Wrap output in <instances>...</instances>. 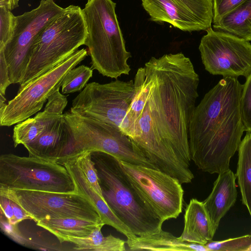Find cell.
I'll return each mask as SVG.
<instances>
[{
  "label": "cell",
  "instance_id": "1",
  "mask_svg": "<svg viewBox=\"0 0 251 251\" xmlns=\"http://www.w3.org/2000/svg\"><path fill=\"white\" fill-rule=\"evenodd\" d=\"M199 80L182 53L152 57L137 71L127 115L128 122L136 125L133 142L157 169L181 184L194 178L189 129Z\"/></svg>",
  "mask_w": 251,
  "mask_h": 251
},
{
  "label": "cell",
  "instance_id": "2",
  "mask_svg": "<svg viewBox=\"0 0 251 251\" xmlns=\"http://www.w3.org/2000/svg\"><path fill=\"white\" fill-rule=\"evenodd\" d=\"M243 85L224 77L195 107L189 129L191 160L202 171L220 174L229 169L243 132L240 99Z\"/></svg>",
  "mask_w": 251,
  "mask_h": 251
},
{
  "label": "cell",
  "instance_id": "3",
  "mask_svg": "<svg viewBox=\"0 0 251 251\" xmlns=\"http://www.w3.org/2000/svg\"><path fill=\"white\" fill-rule=\"evenodd\" d=\"M91 156L103 199L117 217L138 236L160 231L163 222L138 193L120 160L100 151H91Z\"/></svg>",
  "mask_w": 251,
  "mask_h": 251
},
{
  "label": "cell",
  "instance_id": "4",
  "mask_svg": "<svg viewBox=\"0 0 251 251\" xmlns=\"http://www.w3.org/2000/svg\"><path fill=\"white\" fill-rule=\"evenodd\" d=\"M112 0H87L82 9L88 35L85 42L92 67L103 76L128 75L131 57L126 48Z\"/></svg>",
  "mask_w": 251,
  "mask_h": 251
},
{
  "label": "cell",
  "instance_id": "5",
  "mask_svg": "<svg viewBox=\"0 0 251 251\" xmlns=\"http://www.w3.org/2000/svg\"><path fill=\"white\" fill-rule=\"evenodd\" d=\"M87 35L82 9L74 5L64 8L36 37L19 89L72 55L85 44Z\"/></svg>",
  "mask_w": 251,
  "mask_h": 251
},
{
  "label": "cell",
  "instance_id": "6",
  "mask_svg": "<svg viewBox=\"0 0 251 251\" xmlns=\"http://www.w3.org/2000/svg\"><path fill=\"white\" fill-rule=\"evenodd\" d=\"M63 115L73 137L69 155L100 151L123 161L156 169L133 141L116 127L71 110Z\"/></svg>",
  "mask_w": 251,
  "mask_h": 251
},
{
  "label": "cell",
  "instance_id": "7",
  "mask_svg": "<svg viewBox=\"0 0 251 251\" xmlns=\"http://www.w3.org/2000/svg\"><path fill=\"white\" fill-rule=\"evenodd\" d=\"M0 187L77 193L72 178L63 165L54 160L11 153L0 156Z\"/></svg>",
  "mask_w": 251,
  "mask_h": 251
},
{
  "label": "cell",
  "instance_id": "8",
  "mask_svg": "<svg viewBox=\"0 0 251 251\" xmlns=\"http://www.w3.org/2000/svg\"><path fill=\"white\" fill-rule=\"evenodd\" d=\"M134 93L132 80L92 82L73 100L70 110L115 126L128 136L127 115Z\"/></svg>",
  "mask_w": 251,
  "mask_h": 251
},
{
  "label": "cell",
  "instance_id": "9",
  "mask_svg": "<svg viewBox=\"0 0 251 251\" xmlns=\"http://www.w3.org/2000/svg\"><path fill=\"white\" fill-rule=\"evenodd\" d=\"M0 195L17 203L35 222L45 219L74 218L103 223L93 203L79 193L0 187Z\"/></svg>",
  "mask_w": 251,
  "mask_h": 251
},
{
  "label": "cell",
  "instance_id": "10",
  "mask_svg": "<svg viewBox=\"0 0 251 251\" xmlns=\"http://www.w3.org/2000/svg\"><path fill=\"white\" fill-rule=\"evenodd\" d=\"M120 163L138 193L158 219L164 223L179 216L184 191L176 178L156 169L121 160Z\"/></svg>",
  "mask_w": 251,
  "mask_h": 251
},
{
  "label": "cell",
  "instance_id": "11",
  "mask_svg": "<svg viewBox=\"0 0 251 251\" xmlns=\"http://www.w3.org/2000/svg\"><path fill=\"white\" fill-rule=\"evenodd\" d=\"M88 52L85 49L76 50L60 64L19 89L16 96L0 112V126L18 124L39 111L49 97L61 87L68 72L83 60Z\"/></svg>",
  "mask_w": 251,
  "mask_h": 251
},
{
  "label": "cell",
  "instance_id": "12",
  "mask_svg": "<svg viewBox=\"0 0 251 251\" xmlns=\"http://www.w3.org/2000/svg\"><path fill=\"white\" fill-rule=\"evenodd\" d=\"M201 39L199 49L205 69L213 75L246 78L251 74V44L212 27Z\"/></svg>",
  "mask_w": 251,
  "mask_h": 251
},
{
  "label": "cell",
  "instance_id": "13",
  "mask_svg": "<svg viewBox=\"0 0 251 251\" xmlns=\"http://www.w3.org/2000/svg\"><path fill=\"white\" fill-rule=\"evenodd\" d=\"M64 9L53 0H41L33 10L16 16L13 35L4 48L11 84L19 83L28 63L32 44L39 32Z\"/></svg>",
  "mask_w": 251,
  "mask_h": 251
},
{
  "label": "cell",
  "instance_id": "14",
  "mask_svg": "<svg viewBox=\"0 0 251 251\" xmlns=\"http://www.w3.org/2000/svg\"><path fill=\"white\" fill-rule=\"evenodd\" d=\"M151 21L166 22L183 31L206 30L213 18V0H141Z\"/></svg>",
  "mask_w": 251,
  "mask_h": 251
},
{
  "label": "cell",
  "instance_id": "15",
  "mask_svg": "<svg viewBox=\"0 0 251 251\" xmlns=\"http://www.w3.org/2000/svg\"><path fill=\"white\" fill-rule=\"evenodd\" d=\"M63 165L71 176L77 193L84 196L98 210L104 225L111 226L125 235L133 239L136 235L113 212L104 200L95 191L79 167L75 155H68L56 161Z\"/></svg>",
  "mask_w": 251,
  "mask_h": 251
},
{
  "label": "cell",
  "instance_id": "16",
  "mask_svg": "<svg viewBox=\"0 0 251 251\" xmlns=\"http://www.w3.org/2000/svg\"><path fill=\"white\" fill-rule=\"evenodd\" d=\"M72 144L73 137L63 115L24 147L30 156L56 161L70 154Z\"/></svg>",
  "mask_w": 251,
  "mask_h": 251
},
{
  "label": "cell",
  "instance_id": "17",
  "mask_svg": "<svg viewBox=\"0 0 251 251\" xmlns=\"http://www.w3.org/2000/svg\"><path fill=\"white\" fill-rule=\"evenodd\" d=\"M236 178L230 169L219 174L211 193L203 201L215 233L221 219L236 202Z\"/></svg>",
  "mask_w": 251,
  "mask_h": 251
},
{
  "label": "cell",
  "instance_id": "18",
  "mask_svg": "<svg viewBox=\"0 0 251 251\" xmlns=\"http://www.w3.org/2000/svg\"><path fill=\"white\" fill-rule=\"evenodd\" d=\"M184 226L179 238L183 241L205 245L215 232L203 201L192 199L185 209Z\"/></svg>",
  "mask_w": 251,
  "mask_h": 251
},
{
  "label": "cell",
  "instance_id": "19",
  "mask_svg": "<svg viewBox=\"0 0 251 251\" xmlns=\"http://www.w3.org/2000/svg\"><path fill=\"white\" fill-rule=\"evenodd\" d=\"M126 243L129 250L134 251H209L205 245L181 241L162 229L152 234L127 239Z\"/></svg>",
  "mask_w": 251,
  "mask_h": 251
},
{
  "label": "cell",
  "instance_id": "20",
  "mask_svg": "<svg viewBox=\"0 0 251 251\" xmlns=\"http://www.w3.org/2000/svg\"><path fill=\"white\" fill-rule=\"evenodd\" d=\"M36 225L53 234L59 241L65 237H86L101 223L74 218L45 219L36 222Z\"/></svg>",
  "mask_w": 251,
  "mask_h": 251
},
{
  "label": "cell",
  "instance_id": "21",
  "mask_svg": "<svg viewBox=\"0 0 251 251\" xmlns=\"http://www.w3.org/2000/svg\"><path fill=\"white\" fill-rule=\"evenodd\" d=\"M213 27L214 30L251 41V0H245L218 22L213 24Z\"/></svg>",
  "mask_w": 251,
  "mask_h": 251
},
{
  "label": "cell",
  "instance_id": "22",
  "mask_svg": "<svg viewBox=\"0 0 251 251\" xmlns=\"http://www.w3.org/2000/svg\"><path fill=\"white\" fill-rule=\"evenodd\" d=\"M50 114L45 111L38 112L35 116L20 122L13 128V140L14 145L24 146L34 140L47 129L60 116Z\"/></svg>",
  "mask_w": 251,
  "mask_h": 251
},
{
  "label": "cell",
  "instance_id": "23",
  "mask_svg": "<svg viewBox=\"0 0 251 251\" xmlns=\"http://www.w3.org/2000/svg\"><path fill=\"white\" fill-rule=\"evenodd\" d=\"M238 151L236 176L241 191L242 203L247 207L251 218V131H247Z\"/></svg>",
  "mask_w": 251,
  "mask_h": 251
},
{
  "label": "cell",
  "instance_id": "24",
  "mask_svg": "<svg viewBox=\"0 0 251 251\" xmlns=\"http://www.w3.org/2000/svg\"><path fill=\"white\" fill-rule=\"evenodd\" d=\"M103 226H98L86 237H65L59 242L74 244L75 251H125L126 242L112 235L103 236L101 229Z\"/></svg>",
  "mask_w": 251,
  "mask_h": 251
},
{
  "label": "cell",
  "instance_id": "25",
  "mask_svg": "<svg viewBox=\"0 0 251 251\" xmlns=\"http://www.w3.org/2000/svg\"><path fill=\"white\" fill-rule=\"evenodd\" d=\"M92 69L85 65L74 68L64 77L61 85L63 94H69L80 91L87 85L92 76Z\"/></svg>",
  "mask_w": 251,
  "mask_h": 251
},
{
  "label": "cell",
  "instance_id": "26",
  "mask_svg": "<svg viewBox=\"0 0 251 251\" xmlns=\"http://www.w3.org/2000/svg\"><path fill=\"white\" fill-rule=\"evenodd\" d=\"M209 251H251V234L205 244Z\"/></svg>",
  "mask_w": 251,
  "mask_h": 251
},
{
  "label": "cell",
  "instance_id": "27",
  "mask_svg": "<svg viewBox=\"0 0 251 251\" xmlns=\"http://www.w3.org/2000/svg\"><path fill=\"white\" fill-rule=\"evenodd\" d=\"M91 151H83L74 155H75L79 167L93 188L103 199L97 171L91 158Z\"/></svg>",
  "mask_w": 251,
  "mask_h": 251
},
{
  "label": "cell",
  "instance_id": "28",
  "mask_svg": "<svg viewBox=\"0 0 251 251\" xmlns=\"http://www.w3.org/2000/svg\"><path fill=\"white\" fill-rule=\"evenodd\" d=\"M16 24V16L4 6H0V47L4 48L11 39Z\"/></svg>",
  "mask_w": 251,
  "mask_h": 251
},
{
  "label": "cell",
  "instance_id": "29",
  "mask_svg": "<svg viewBox=\"0 0 251 251\" xmlns=\"http://www.w3.org/2000/svg\"><path fill=\"white\" fill-rule=\"evenodd\" d=\"M240 108L245 131H251V74L243 85Z\"/></svg>",
  "mask_w": 251,
  "mask_h": 251
},
{
  "label": "cell",
  "instance_id": "30",
  "mask_svg": "<svg viewBox=\"0 0 251 251\" xmlns=\"http://www.w3.org/2000/svg\"><path fill=\"white\" fill-rule=\"evenodd\" d=\"M245 0H213V24L239 6Z\"/></svg>",
  "mask_w": 251,
  "mask_h": 251
},
{
  "label": "cell",
  "instance_id": "31",
  "mask_svg": "<svg viewBox=\"0 0 251 251\" xmlns=\"http://www.w3.org/2000/svg\"><path fill=\"white\" fill-rule=\"evenodd\" d=\"M57 89L47 100V103L44 108V111L48 113L63 115V112L67 105V97L59 92Z\"/></svg>",
  "mask_w": 251,
  "mask_h": 251
},
{
  "label": "cell",
  "instance_id": "32",
  "mask_svg": "<svg viewBox=\"0 0 251 251\" xmlns=\"http://www.w3.org/2000/svg\"><path fill=\"white\" fill-rule=\"evenodd\" d=\"M0 213V227L3 232L17 243L23 245L27 244V241L19 232L16 225L10 224L7 219L5 220L4 215Z\"/></svg>",
  "mask_w": 251,
  "mask_h": 251
},
{
  "label": "cell",
  "instance_id": "33",
  "mask_svg": "<svg viewBox=\"0 0 251 251\" xmlns=\"http://www.w3.org/2000/svg\"><path fill=\"white\" fill-rule=\"evenodd\" d=\"M11 84L4 50L0 48V93L5 96L6 90Z\"/></svg>",
  "mask_w": 251,
  "mask_h": 251
},
{
  "label": "cell",
  "instance_id": "34",
  "mask_svg": "<svg viewBox=\"0 0 251 251\" xmlns=\"http://www.w3.org/2000/svg\"><path fill=\"white\" fill-rule=\"evenodd\" d=\"M0 212L4 215L10 224L14 225V213L11 200L0 195Z\"/></svg>",
  "mask_w": 251,
  "mask_h": 251
},
{
  "label": "cell",
  "instance_id": "35",
  "mask_svg": "<svg viewBox=\"0 0 251 251\" xmlns=\"http://www.w3.org/2000/svg\"><path fill=\"white\" fill-rule=\"evenodd\" d=\"M0 6L11 11L19 6V0H0Z\"/></svg>",
  "mask_w": 251,
  "mask_h": 251
},
{
  "label": "cell",
  "instance_id": "36",
  "mask_svg": "<svg viewBox=\"0 0 251 251\" xmlns=\"http://www.w3.org/2000/svg\"></svg>",
  "mask_w": 251,
  "mask_h": 251
}]
</instances>
